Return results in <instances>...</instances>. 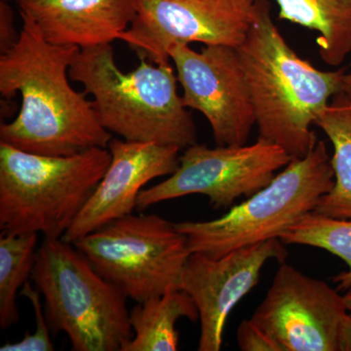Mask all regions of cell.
<instances>
[{
  "label": "cell",
  "instance_id": "obj_14",
  "mask_svg": "<svg viewBox=\"0 0 351 351\" xmlns=\"http://www.w3.org/2000/svg\"><path fill=\"white\" fill-rule=\"evenodd\" d=\"M51 44L80 49L112 44L130 27L136 0H16Z\"/></svg>",
  "mask_w": 351,
  "mask_h": 351
},
{
  "label": "cell",
  "instance_id": "obj_2",
  "mask_svg": "<svg viewBox=\"0 0 351 351\" xmlns=\"http://www.w3.org/2000/svg\"><path fill=\"white\" fill-rule=\"evenodd\" d=\"M237 52L258 137L282 147L292 158L306 156L318 142L311 126L341 92L346 69L320 71L298 56L274 24L269 0H255L250 27Z\"/></svg>",
  "mask_w": 351,
  "mask_h": 351
},
{
  "label": "cell",
  "instance_id": "obj_21",
  "mask_svg": "<svg viewBox=\"0 0 351 351\" xmlns=\"http://www.w3.org/2000/svg\"><path fill=\"white\" fill-rule=\"evenodd\" d=\"M237 339L239 350L242 351H282L267 332L250 319L240 323Z\"/></svg>",
  "mask_w": 351,
  "mask_h": 351
},
{
  "label": "cell",
  "instance_id": "obj_9",
  "mask_svg": "<svg viewBox=\"0 0 351 351\" xmlns=\"http://www.w3.org/2000/svg\"><path fill=\"white\" fill-rule=\"evenodd\" d=\"M255 0H136V16L119 40L151 63H170L179 44L237 48L253 19Z\"/></svg>",
  "mask_w": 351,
  "mask_h": 351
},
{
  "label": "cell",
  "instance_id": "obj_24",
  "mask_svg": "<svg viewBox=\"0 0 351 351\" xmlns=\"http://www.w3.org/2000/svg\"><path fill=\"white\" fill-rule=\"evenodd\" d=\"M341 92H343V93L346 95V97L351 101V73H350V75L346 73L345 76H343V89H341Z\"/></svg>",
  "mask_w": 351,
  "mask_h": 351
},
{
  "label": "cell",
  "instance_id": "obj_1",
  "mask_svg": "<svg viewBox=\"0 0 351 351\" xmlns=\"http://www.w3.org/2000/svg\"><path fill=\"white\" fill-rule=\"evenodd\" d=\"M19 38L0 56V93L22 97L16 119L1 124L0 142L48 156L108 147L112 134L99 122L92 101L69 83L80 48L51 44L29 15L20 13Z\"/></svg>",
  "mask_w": 351,
  "mask_h": 351
},
{
  "label": "cell",
  "instance_id": "obj_3",
  "mask_svg": "<svg viewBox=\"0 0 351 351\" xmlns=\"http://www.w3.org/2000/svg\"><path fill=\"white\" fill-rule=\"evenodd\" d=\"M69 77L93 97L101 125L122 140L174 145L182 151L197 144L195 120L178 92L170 63L141 58L137 69L124 73L112 44H104L78 50Z\"/></svg>",
  "mask_w": 351,
  "mask_h": 351
},
{
  "label": "cell",
  "instance_id": "obj_8",
  "mask_svg": "<svg viewBox=\"0 0 351 351\" xmlns=\"http://www.w3.org/2000/svg\"><path fill=\"white\" fill-rule=\"evenodd\" d=\"M292 159L282 147L261 137L251 145H193L180 156L175 173L143 189L137 210L191 195L207 196L215 209H228L235 200L267 186Z\"/></svg>",
  "mask_w": 351,
  "mask_h": 351
},
{
  "label": "cell",
  "instance_id": "obj_11",
  "mask_svg": "<svg viewBox=\"0 0 351 351\" xmlns=\"http://www.w3.org/2000/svg\"><path fill=\"white\" fill-rule=\"evenodd\" d=\"M170 59L184 106L204 115L217 145L247 144L256 113L237 48L205 45L197 52L179 44Z\"/></svg>",
  "mask_w": 351,
  "mask_h": 351
},
{
  "label": "cell",
  "instance_id": "obj_22",
  "mask_svg": "<svg viewBox=\"0 0 351 351\" xmlns=\"http://www.w3.org/2000/svg\"><path fill=\"white\" fill-rule=\"evenodd\" d=\"M14 25L13 9L7 0L0 1V49L1 53L8 49L19 38Z\"/></svg>",
  "mask_w": 351,
  "mask_h": 351
},
{
  "label": "cell",
  "instance_id": "obj_26",
  "mask_svg": "<svg viewBox=\"0 0 351 351\" xmlns=\"http://www.w3.org/2000/svg\"><path fill=\"white\" fill-rule=\"evenodd\" d=\"M7 1H8V0H7Z\"/></svg>",
  "mask_w": 351,
  "mask_h": 351
},
{
  "label": "cell",
  "instance_id": "obj_5",
  "mask_svg": "<svg viewBox=\"0 0 351 351\" xmlns=\"http://www.w3.org/2000/svg\"><path fill=\"white\" fill-rule=\"evenodd\" d=\"M31 278L44 299L50 330L75 351H122L133 338L127 297L101 276L73 243L44 239Z\"/></svg>",
  "mask_w": 351,
  "mask_h": 351
},
{
  "label": "cell",
  "instance_id": "obj_19",
  "mask_svg": "<svg viewBox=\"0 0 351 351\" xmlns=\"http://www.w3.org/2000/svg\"><path fill=\"white\" fill-rule=\"evenodd\" d=\"M285 245H304L326 250L348 265L332 281L339 292L351 288V219H335L315 212L307 214L280 237Z\"/></svg>",
  "mask_w": 351,
  "mask_h": 351
},
{
  "label": "cell",
  "instance_id": "obj_17",
  "mask_svg": "<svg viewBox=\"0 0 351 351\" xmlns=\"http://www.w3.org/2000/svg\"><path fill=\"white\" fill-rule=\"evenodd\" d=\"M314 125L322 129L334 147L335 184L313 212L330 218L351 219V101L343 92L332 97Z\"/></svg>",
  "mask_w": 351,
  "mask_h": 351
},
{
  "label": "cell",
  "instance_id": "obj_23",
  "mask_svg": "<svg viewBox=\"0 0 351 351\" xmlns=\"http://www.w3.org/2000/svg\"><path fill=\"white\" fill-rule=\"evenodd\" d=\"M339 351H351V314H348L343 334H341Z\"/></svg>",
  "mask_w": 351,
  "mask_h": 351
},
{
  "label": "cell",
  "instance_id": "obj_20",
  "mask_svg": "<svg viewBox=\"0 0 351 351\" xmlns=\"http://www.w3.org/2000/svg\"><path fill=\"white\" fill-rule=\"evenodd\" d=\"M20 295L31 302L36 316V331L25 332L24 338L18 343H6L0 348L1 351H53L54 345L50 338V327L46 319L45 311L41 302L38 289L27 281L20 291Z\"/></svg>",
  "mask_w": 351,
  "mask_h": 351
},
{
  "label": "cell",
  "instance_id": "obj_12",
  "mask_svg": "<svg viewBox=\"0 0 351 351\" xmlns=\"http://www.w3.org/2000/svg\"><path fill=\"white\" fill-rule=\"evenodd\" d=\"M280 239L230 252L214 258L191 253L182 270L180 290L188 293L199 311V351H219L228 315L260 280L270 260L285 262L287 250Z\"/></svg>",
  "mask_w": 351,
  "mask_h": 351
},
{
  "label": "cell",
  "instance_id": "obj_6",
  "mask_svg": "<svg viewBox=\"0 0 351 351\" xmlns=\"http://www.w3.org/2000/svg\"><path fill=\"white\" fill-rule=\"evenodd\" d=\"M335 174L323 141L313 151L290 163L267 186L212 221H180L191 253L214 258L284 233L315 210L320 198L332 189Z\"/></svg>",
  "mask_w": 351,
  "mask_h": 351
},
{
  "label": "cell",
  "instance_id": "obj_18",
  "mask_svg": "<svg viewBox=\"0 0 351 351\" xmlns=\"http://www.w3.org/2000/svg\"><path fill=\"white\" fill-rule=\"evenodd\" d=\"M38 233L10 234L0 237V327L17 324L20 320L16 304L17 293L31 277L36 252Z\"/></svg>",
  "mask_w": 351,
  "mask_h": 351
},
{
  "label": "cell",
  "instance_id": "obj_7",
  "mask_svg": "<svg viewBox=\"0 0 351 351\" xmlns=\"http://www.w3.org/2000/svg\"><path fill=\"white\" fill-rule=\"evenodd\" d=\"M73 244L101 276L137 302L179 289L191 254L186 235L157 214L127 215Z\"/></svg>",
  "mask_w": 351,
  "mask_h": 351
},
{
  "label": "cell",
  "instance_id": "obj_10",
  "mask_svg": "<svg viewBox=\"0 0 351 351\" xmlns=\"http://www.w3.org/2000/svg\"><path fill=\"white\" fill-rule=\"evenodd\" d=\"M348 311L338 290L283 262L250 320L282 351H339Z\"/></svg>",
  "mask_w": 351,
  "mask_h": 351
},
{
  "label": "cell",
  "instance_id": "obj_16",
  "mask_svg": "<svg viewBox=\"0 0 351 351\" xmlns=\"http://www.w3.org/2000/svg\"><path fill=\"white\" fill-rule=\"evenodd\" d=\"M279 19L317 32L321 60L329 66L343 63L351 53V0H274Z\"/></svg>",
  "mask_w": 351,
  "mask_h": 351
},
{
  "label": "cell",
  "instance_id": "obj_13",
  "mask_svg": "<svg viewBox=\"0 0 351 351\" xmlns=\"http://www.w3.org/2000/svg\"><path fill=\"white\" fill-rule=\"evenodd\" d=\"M108 147L112 161L107 172L62 237L64 241L73 243L114 219L133 214L145 184L175 173L182 151L174 145L122 138H112Z\"/></svg>",
  "mask_w": 351,
  "mask_h": 351
},
{
  "label": "cell",
  "instance_id": "obj_15",
  "mask_svg": "<svg viewBox=\"0 0 351 351\" xmlns=\"http://www.w3.org/2000/svg\"><path fill=\"white\" fill-rule=\"evenodd\" d=\"M181 318L196 322L199 311L193 298L180 289L138 302L130 311L133 338L122 351H177L176 325Z\"/></svg>",
  "mask_w": 351,
  "mask_h": 351
},
{
  "label": "cell",
  "instance_id": "obj_4",
  "mask_svg": "<svg viewBox=\"0 0 351 351\" xmlns=\"http://www.w3.org/2000/svg\"><path fill=\"white\" fill-rule=\"evenodd\" d=\"M110 161L107 147L48 156L0 142L1 233H41L44 239H62L93 195Z\"/></svg>",
  "mask_w": 351,
  "mask_h": 351
},
{
  "label": "cell",
  "instance_id": "obj_25",
  "mask_svg": "<svg viewBox=\"0 0 351 351\" xmlns=\"http://www.w3.org/2000/svg\"><path fill=\"white\" fill-rule=\"evenodd\" d=\"M346 294L343 295V298H345V301L346 306H348V311H351V288L348 289Z\"/></svg>",
  "mask_w": 351,
  "mask_h": 351
}]
</instances>
